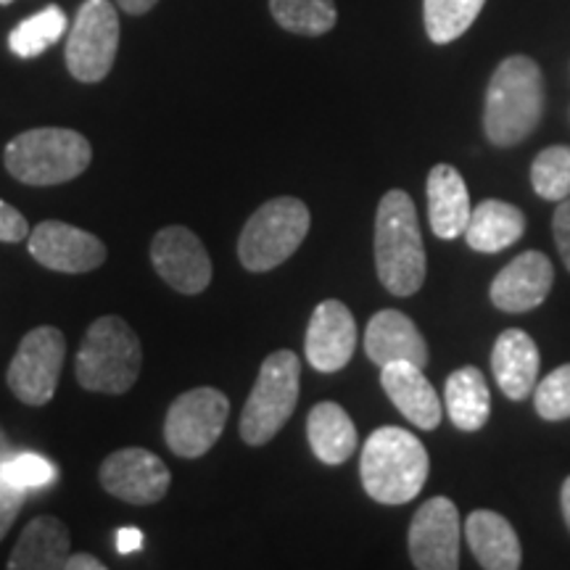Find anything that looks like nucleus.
I'll return each instance as SVG.
<instances>
[{
  "instance_id": "23",
  "label": "nucleus",
  "mask_w": 570,
  "mask_h": 570,
  "mask_svg": "<svg viewBox=\"0 0 570 570\" xmlns=\"http://www.w3.org/2000/svg\"><path fill=\"white\" fill-rule=\"evenodd\" d=\"M525 233V214L508 202L487 198L475 206L465 227L470 248L483 254H499L518 244Z\"/></svg>"
},
{
  "instance_id": "1",
  "label": "nucleus",
  "mask_w": 570,
  "mask_h": 570,
  "mask_svg": "<svg viewBox=\"0 0 570 570\" xmlns=\"http://www.w3.org/2000/svg\"><path fill=\"white\" fill-rule=\"evenodd\" d=\"M544 111V77L529 56H510L491 75L483 109V130L499 148L523 142Z\"/></svg>"
},
{
  "instance_id": "4",
  "label": "nucleus",
  "mask_w": 570,
  "mask_h": 570,
  "mask_svg": "<svg viewBox=\"0 0 570 570\" xmlns=\"http://www.w3.org/2000/svg\"><path fill=\"white\" fill-rule=\"evenodd\" d=\"M6 169L24 185H61L80 177L92 161L85 135L67 127H38L6 146Z\"/></svg>"
},
{
  "instance_id": "16",
  "label": "nucleus",
  "mask_w": 570,
  "mask_h": 570,
  "mask_svg": "<svg viewBox=\"0 0 570 570\" xmlns=\"http://www.w3.org/2000/svg\"><path fill=\"white\" fill-rule=\"evenodd\" d=\"M554 283V267L541 252H525L515 256L491 283V304L497 309L520 315L547 302Z\"/></svg>"
},
{
  "instance_id": "2",
  "label": "nucleus",
  "mask_w": 570,
  "mask_h": 570,
  "mask_svg": "<svg viewBox=\"0 0 570 570\" xmlns=\"http://www.w3.org/2000/svg\"><path fill=\"white\" fill-rule=\"evenodd\" d=\"M375 269L389 294L412 296L425 283V246L410 194L389 190L375 214Z\"/></svg>"
},
{
  "instance_id": "8",
  "label": "nucleus",
  "mask_w": 570,
  "mask_h": 570,
  "mask_svg": "<svg viewBox=\"0 0 570 570\" xmlns=\"http://www.w3.org/2000/svg\"><path fill=\"white\" fill-rule=\"evenodd\" d=\"M230 402L217 389L185 391L173 402L164 420V439L177 458H202L223 436Z\"/></svg>"
},
{
  "instance_id": "19",
  "label": "nucleus",
  "mask_w": 570,
  "mask_h": 570,
  "mask_svg": "<svg viewBox=\"0 0 570 570\" xmlns=\"http://www.w3.org/2000/svg\"><path fill=\"white\" fill-rule=\"evenodd\" d=\"M428 219H431V230L441 240H454L465 235L470 223V194L462 175L452 164H436L428 175Z\"/></svg>"
},
{
  "instance_id": "33",
  "label": "nucleus",
  "mask_w": 570,
  "mask_h": 570,
  "mask_svg": "<svg viewBox=\"0 0 570 570\" xmlns=\"http://www.w3.org/2000/svg\"><path fill=\"white\" fill-rule=\"evenodd\" d=\"M27 235H30V223L24 214L0 198V244H19Z\"/></svg>"
},
{
  "instance_id": "36",
  "label": "nucleus",
  "mask_w": 570,
  "mask_h": 570,
  "mask_svg": "<svg viewBox=\"0 0 570 570\" xmlns=\"http://www.w3.org/2000/svg\"><path fill=\"white\" fill-rule=\"evenodd\" d=\"M106 566L98 558H92L88 552H80V554H69L67 566L63 570H104Z\"/></svg>"
},
{
  "instance_id": "12",
  "label": "nucleus",
  "mask_w": 570,
  "mask_h": 570,
  "mask_svg": "<svg viewBox=\"0 0 570 570\" xmlns=\"http://www.w3.org/2000/svg\"><path fill=\"white\" fill-rule=\"evenodd\" d=\"M151 262L164 281L180 294H202L212 283V259L202 238L183 225L164 227L154 235Z\"/></svg>"
},
{
  "instance_id": "32",
  "label": "nucleus",
  "mask_w": 570,
  "mask_h": 570,
  "mask_svg": "<svg viewBox=\"0 0 570 570\" xmlns=\"http://www.w3.org/2000/svg\"><path fill=\"white\" fill-rule=\"evenodd\" d=\"M27 494H30V491L13 487V483L0 473V541L6 539V533L11 531L13 520H17L21 508H24Z\"/></svg>"
},
{
  "instance_id": "30",
  "label": "nucleus",
  "mask_w": 570,
  "mask_h": 570,
  "mask_svg": "<svg viewBox=\"0 0 570 570\" xmlns=\"http://www.w3.org/2000/svg\"><path fill=\"white\" fill-rule=\"evenodd\" d=\"M0 473L9 479L13 487L32 491V489H46L59 479V470H56L53 462H48L40 454L24 452L17 454V458L0 460Z\"/></svg>"
},
{
  "instance_id": "9",
  "label": "nucleus",
  "mask_w": 570,
  "mask_h": 570,
  "mask_svg": "<svg viewBox=\"0 0 570 570\" xmlns=\"http://www.w3.org/2000/svg\"><path fill=\"white\" fill-rule=\"evenodd\" d=\"M119 48V17L109 0H85L67 38V67L80 82H101Z\"/></svg>"
},
{
  "instance_id": "26",
  "label": "nucleus",
  "mask_w": 570,
  "mask_h": 570,
  "mask_svg": "<svg viewBox=\"0 0 570 570\" xmlns=\"http://www.w3.org/2000/svg\"><path fill=\"white\" fill-rule=\"evenodd\" d=\"M487 0H423L425 32L436 46L458 40L479 19Z\"/></svg>"
},
{
  "instance_id": "29",
  "label": "nucleus",
  "mask_w": 570,
  "mask_h": 570,
  "mask_svg": "<svg viewBox=\"0 0 570 570\" xmlns=\"http://www.w3.org/2000/svg\"><path fill=\"white\" fill-rule=\"evenodd\" d=\"M531 185L544 202L570 196V146L544 148L531 164Z\"/></svg>"
},
{
  "instance_id": "25",
  "label": "nucleus",
  "mask_w": 570,
  "mask_h": 570,
  "mask_svg": "<svg viewBox=\"0 0 570 570\" xmlns=\"http://www.w3.org/2000/svg\"><path fill=\"white\" fill-rule=\"evenodd\" d=\"M446 415L454 428L465 433L481 431L491 415V394L487 377L479 367H460L446 377L444 386Z\"/></svg>"
},
{
  "instance_id": "3",
  "label": "nucleus",
  "mask_w": 570,
  "mask_h": 570,
  "mask_svg": "<svg viewBox=\"0 0 570 570\" xmlns=\"http://www.w3.org/2000/svg\"><path fill=\"white\" fill-rule=\"evenodd\" d=\"M431 460L415 433L383 425L362 446V487L381 504H407L423 491Z\"/></svg>"
},
{
  "instance_id": "15",
  "label": "nucleus",
  "mask_w": 570,
  "mask_h": 570,
  "mask_svg": "<svg viewBox=\"0 0 570 570\" xmlns=\"http://www.w3.org/2000/svg\"><path fill=\"white\" fill-rule=\"evenodd\" d=\"M356 348V323L348 306L327 298L315 309L306 327V360L320 373H338L352 362Z\"/></svg>"
},
{
  "instance_id": "20",
  "label": "nucleus",
  "mask_w": 570,
  "mask_h": 570,
  "mask_svg": "<svg viewBox=\"0 0 570 570\" xmlns=\"http://www.w3.org/2000/svg\"><path fill=\"white\" fill-rule=\"evenodd\" d=\"M491 370L502 389V394L512 402H523L533 394L539 377V346L525 331L510 327L497 338L491 352Z\"/></svg>"
},
{
  "instance_id": "37",
  "label": "nucleus",
  "mask_w": 570,
  "mask_h": 570,
  "mask_svg": "<svg viewBox=\"0 0 570 570\" xmlns=\"http://www.w3.org/2000/svg\"><path fill=\"white\" fill-rule=\"evenodd\" d=\"M119 9L132 13V17H140V13H148L159 0H117Z\"/></svg>"
},
{
  "instance_id": "5",
  "label": "nucleus",
  "mask_w": 570,
  "mask_h": 570,
  "mask_svg": "<svg viewBox=\"0 0 570 570\" xmlns=\"http://www.w3.org/2000/svg\"><path fill=\"white\" fill-rule=\"evenodd\" d=\"M142 352L135 331L122 317H98L85 333L75 360L77 381L85 391L125 394L140 375Z\"/></svg>"
},
{
  "instance_id": "11",
  "label": "nucleus",
  "mask_w": 570,
  "mask_h": 570,
  "mask_svg": "<svg viewBox=\"0 0 570 570\" xmlns=\"http://www.w3.org/2000/svg\"><path fill=\"white\" fill-rule=\"evenodd\" d=\"M410 558L420 570H454L460 566V512L452 499L433 497L410 525Z\"/></svg>"
},
{
  "instance_id": "27",
  "label": "nucleus",
  "mask_w": 570,
  "mask_h": 570,
  "mask_svg": "<svg viewBox=\"0 0 570 570\" xmlns=\"http://www.w3.org/2000/svg\"><path fill=\"white\" fill-rule=\"evenodd\" d=\"M269 11L283 30L309 38L331 32L338 19L333 0H269Z\"/></svg>"
},
{
  "instance_id": "13",
  "label": "nucleus",
  "mask_w": 570,
  "mask_h": 570,
  "mask_svg": "<svg viewBox=\"0 0 570 570\" xmlns=\"http://www.w3.org/2000/svg\"><path fill=\"white\" fill-rule=\"evenodd\" d=\"M30 254L38 265L69 275L90 273L106 262L101 238L59 219H46L35 227L30 235Z\"/></svg>"
},
{
  "instance_id": "17",
  "label": "nucleus",
  "mask_w": 570,
  "mask_h": 570,
  "mask_svg": "<svg viewBox=\"0 0 570 570\" xmlns=\"http://www.w3.org/2000/svg\"><path fill=\"white\" fill-rule=\"evenodd\" d=\"M381 386L394 407L420 431H433L441 423V399L431 381L423 375V367L412 362H391L381 367Z\"/></svg>"
},
{
  "instance_id": "38",
  "label": "nucleus",
  "mask_w": 570,
  "mask_h": 570,
  "mask_svg": "<svg viewBox=\"0 0 570 570\" xmlns=\"http://www.w3.org/2000/svg\"><path fill=\"white\" fill-rule=\"evenodd\" d=\"M560 504H562V518H566V525L570 531V475L562 483V491H560Z\"/></svg>"
},
{
  "instance_id": "24",
  "label": "nucleus",
  "mask_w": 570,
  "mask_h": 570,
  "mask_svg": "<svg viewBox=\"0 0 570 570\" xmlns=\"http://www.w3.org/2000/svg\"><path fill=\"white\" fill-rule=\"evenodd\" d=\"M309 446L325 465H341L356 452V428L336 402H320L306 417Z\"/></svg>"
},
{
  "instance_id": "34",
  "label": "nucleus",
  "mask_w": 570,
  "mask_h": 570,
  "mask_svg": "<svg viewBox=\"0 0 570 570\" xmlns=\"http://www.w3.org/2000/svg\"><path fill=\"white\" fill-rule=\"evenodd\" d=\"M552 233H554V244H558L562 265H566L570 273V196L562 198L558 209H554Z\"/></svg>"
},
{
  "instance_id": "7",
  "label": "nucleus",
  "mask_w": 570,
  "mask_h": 570,
  "mask_svg": "<svg viewBox=\"0 0 570 570\" xmlns=\"http://www.w3.org/2000/svg\"><path fill=\"white\" fill-rule=\"evenodd\" d=\"M302 383V362L294 352L281 348L262 362L252 396L240 415V439L248 446H265L294 415Z\"/></svg>"
},
{
  "instance_id": "14",
  "label": "nucleus",
  "mask_w": 570,
  "mask_h": 570,
  "mask_svg": "<svg viewBox=\"0 0 570 570\" xmlns=\"http://www.w3.org/2000/svg\"><path fill=\"white\" fill-rule=\"evenodd\" d=\"M169 468L140 446L119 449L101 465V487L130 504H154L169 491Z\"/></svg>"
},
{
  "instance_id": "10",
  "label": "nucleus",
  "mask_w": 570,
  "mask_h": 570,
  "mask_svg": "<svg viewBox=\"0 0 570 570\" xmlns=\"http://www.w3.org/2000/svg\"><path fill=\"white\" fill-rule=\"evenodd\" d=\"M67 354V338L59 327L40 325L21 338L9 365V389L19 402L42 407L51 402Z\"/></svg>"
},
{
  "instance_id": "39",
  "label": "nucleus",
  "mask_w": 570,
  "mask_h": 570,
  "mask_svg": "<svg viewBox=\"0 0 570 570\" xmlns=\"http://www.w3.org/2000/svg\"><path fill=\"white\" fill-rule=\"evenodd\" d=\"M9 3H13V0H0V6H9Z\"/></svg>"
},
{
  "instance_id": "31",
  "label": "nucleus",
  "mask_w": 570,
  "mask_h": 570,
  "mask_svg": "<svg viewBox=\"0 0 570 570\" xmlns=\"http://www.w3.org/2000/svg\"><path fill=\"white\" fill-rule=\"evenodd\" d=\"M533 404H537V412L544 420L570 417V365H560L544 381L537 383Z\"/></svg>"
},
{
  "instance_id": "35",
  "label": "nucleus",
  "mask_w": 570,
  "mask_h": 570,
  "mask_svg": "<svg viewBox=\"0 0 570 570\" xmlns=\"http://www.w3.org/2000/svg\"><path fill=\"white\" fill-rule=\"evenodd\" d=\"M117 550L122 554L140 552L142 550V531L132 529V525H127V529H119L117 531Z\"/></svg>"
},
{
  "instance_id": "22",
  "label": "nucleus",
  "mask_w": 570,
  "mask_h": 570,
  "mask_svg": "<svg viewBox=\"0 0 570 570\" xmlns=\"http://www.w3.org/2000/svg\"><path fill=\"white\" fill-rule=\"evenodd\" d=\"M69 560V529L53 515H40L27 529L13 547L11 570H61Z\"/></svg>"
},
{
  "instance_id": "21",
  "label": "nucleus",
  "mask_w": 570,
  "mask_h": 570,
  "mask_svg": "<svg viewBox=\"0 0 570 570\" xmlns=\"http://www.w3.org/2000/svg\"><path fill=\"white\" fill-rule=\"evenodd\" d=\"M465 539L470 552L475 554L481 568L487 570H515L520 568L523 552L520 539L508 518L494 510H475L468 515Z\"/></svg>"
},
{
  "instance_id": "28",
  "label": "nucleus",
  "mask_w": 570,
  "mask_h": 570,
  "mask_svg": "<svg viewBox=\"0 0 570 570\" xmlns=\"http://www.w3.org/2000/svg\"><path fill=\"white\" fill-rule=\"evenodd\" d=\"M67 27V13L59 6H46L40 13L13 27V32L9 35V46L19 59H35V56L46 53L53 42H59Z\"/></svg>"
},
{
  "instance_id": "6",
  "label": "nucleus",
  "mask_w": 570,
  "mask_h": 570,
  "mask_svg": "<svg viewBox=\"0 0 570 570\" xmlns=\"http://www.w3.org/2000/svg\"><path fill=\"white\" fill-rule=\"evenodd\" d=\"M309 225V209L294 196H281L262 204L240 233V265L252 273H267V269L281 267L304 244Z\"/></svg>"
},
{
  "instance_id": "18",
  "label": "nucleus",
  "mask_w": 570,
  "mask_h": 570,
  "mask_svg": "<svg viewBox=\"0 0 570 570\" xmlns=\"http://www.w3.org/2000/svg\"><path fill=\"white\" fill-rule=\"evenodd\" d=\"M365 352L377 367L391 362H412L428 365V344L417 325L399 309H383L373 315L365 331Z\"/></svg>"
}]
</instances>
